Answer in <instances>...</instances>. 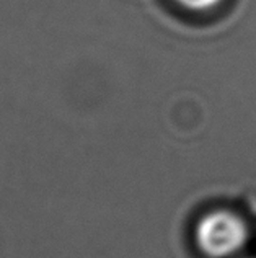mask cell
Segmentation results:
<instances>
[{
    "label": "cell",
    "mask_w": 256,
    "mask_h": 258,
    "mask_svg": "<svg viewBox=\"0 0 256 258\" xmlns=\"http://www.w3.org/2000/svg\"><path fill=\"white\" fill-rule=\"evenodd\" d=\"M243 221L228 211H214L203 217L196 229L199 248L211 258H225L240 252L246 242Z\"/></svg>",
    "instance_id": "obj_1"
},
{
    "label": "cell",
    "mask_w": 256,
    "mask_h": 258,
    "mask_svg": "<svg viewBox=\"0 0 256 258\" xmlns=\"http://www.w3.org/2000/svg\"><path fill=\"white\" fill-rule=\"evenodd\" d=\"M177 2L188 7V9L204 10V9H211V7L217 5L220 0H177Z\"/></svg>",
    "instance_id": "obj_2"
}]
</instances>
